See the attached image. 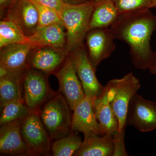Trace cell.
<instances>
[{
    "instance_id": "6da1fadb",
    "label": "cell",
    "mask_w": 156,
    "mask_h": 156,
    "mask_svg": "<svg viewBox=\"0 0 156 156\" xmlns=\"http://www.w3.org/2000/svg\"><path fill=\"white\" fill-rule=\"evenodd\" d=\"M115 39L126 42L135 68L149 69L154 53L151 37L156 29V16L149 9L120 14L110 27Z\"/></svg>"
},
{
    "instance_id": "7a4b0ae2",
    "label": "cell",
    "mask_w": 156,
    "mask_h": 156,
    "mask_svg": "<svg viewBox=\"0 0 156 156\" xmlns=\"http://www.w3.org/2000/svg\"><path fill=\"white\" fill-rule=\"evenodd\" d=\"M98 3L91 0L80 4L66 3L58 14L66 31V49L70 53L83 44L90 30L92 13Z\"/></svg>"
},
{
    "instance_id": "3957f363",
    "label": "cell",
    "mask_w": 156,
    "mask_h": 156,
    "mask_svg": "<svg viewBox=\"0 0 156 156\" xmlns=\"http://www.w3.org/2000/svg\"><path fill=\"white\" fill-rule=\"evenodd\" d=\"M71 109L60 92H55L39 110L40 118L52 140L66 136L72 131Z\"/></svg>"
},
{
    "instance_id": "277c9868",
    "label": "cell",
    "mask_w": 156,
    "mask_h": 156,
    "mask_svg": "<svg viewBox=\"0 0 156 156\" xmlns=\"http://www.w3.org/2000/svg\"><path fill=\"white\" fill-rule=\"evenodd\" d=\"M140 87L139 80L132 73L120 79L111 80L104 86L109 103L119 121V132L126 131L129 103Z\"/></svg>"
},
{
    "instance_id": "5b68a950",
    "label": "cell",
    "mask_w": 156,
    "mask_h": 156,
    "mask_svg": "<svg viewBox=\"0 0 156 156\" xmlns=\"http://www.w3.org/2000/svg\"><path fill=\"white\" fill-rule=\"evenodd\" d=\"M21 133L27 149V156L50 154L52 139L42 122L38 111L34 112L24 119Z\"/></svg>"
},
{
    "instance_id": "8992f818",
    "label": "cell",
    "mask_w": 156,
    "mask_h": 156,
    "mask_svg": "<svg viewBox=\"0 0 156 156\" xmlns=\"http://www.w3.org/2000/svg\"><path fill=\"white\" fill-rule=\"evenodd\" d=\"M47 75L40 71L28 68L21 78L24 102L34 111H38L45 101L55 93L50 89Z\"/></svg>"
},
{
    "instance_id": "52a82bcc",
    "label": "cell",
    "mask_w": 156,
    "mask_h": 156,
    "mask_svg": "<svg viewBox=\"0 0 156 156\" xmlns=\"http://www.w3.org/2000/svg\"><path fill=\"white\" fill-rule=\"evenodd\" d=\"M53 74L59 83V92L64 96L72 111L85 97L73 62L69 55Z\"/></svg>"
},
{
    "instance_id": "ba28073f",
    "label": "cell",
    "mask_w": 156,
    "mask_h": 156,
    "mask_svg": "<svg viewBox=\"0 0 156 156\" xmlns=\"http://www.w3.org/2000/svg\"><path fill=\"white\" fill-rule=\"evenodd\" d=\"M126 125L132 126L141 132L156 129V102L144 98L136 94L131 98L128 106Z\"/></svg>"
},
{
    "instance_id": "9c48e42d",
    "label": "cell",
    "mask_w": 156,
    "mask_h": 156,
    "mask_svg": "<svg viewBox=\"0 0 156 156\" xmlns=\"http://www.w3.org/2000/svg\"><path fill=\"white\" fill-rule=\"evenodd\" d=\"M6 7L4 19L14 23L28 37L35 32L38 27L39 15L32 0H13Z\"/></svg>"
},
{
    "instance_id": "30bf717a",
    "label": "cell",
    "mask_w": 156,
    "mask_h": 156,
    "mask_svg": "<svg viewBox=\"0 0 156 156\" xmlns=\"http://www.w3.org/2000/svg\"><path fill=\"white\" fill-rule=\"evenodd\" d=\"M73 62L85 96L95 98L100 95L104 86L98 80L88 53L83 44L69 54Z\"/></svg>"
},
{
    "instance_id": "8fae6325",
    "label": "cell",
    "mask_w": 156,
    "mask_h": 156,
    "mask_svg": "<svg viewBox=\"0 0 156 156\" xmlns=\"http://www.w3.org/2000/svg\"><path fill=\"white\" fill-rule=\"evenodd\" d=\"M86 38L89 60L96 71L101 62L115 49V39L109 27L90 30Z\"/></svg>"
},
{
    "instance_id": "7c38bea8",
    "label": "cell",
    "mask_w": 156,
    "mask_h": 156,
    "mask_svg": "<svg viewBox=\"0 0 156 156\" xmlns=\"http://www.w3.org/2000/svg\"><path fill=\"white\" fill-rule=\"evenodd\" d=\"M37 48L31 44H13L1 49L0 66L9 73L22 77L28 69V60L31 53Z\"/></svg>"
},
{
    "instance_id": "4fadbf2b",
    "label": "cell",
    "mask_w": 156,
    "mask_h": 156,
    "mask_svg": "<svg viewBox=\"0 0 156 156\" xmlns=\"http://www.w3.org/2000/svg\"><path fill=\"white\" fill-rule=\"evenodd\" d=\"M95 98L85 96L73 111L72 131L81 132L84 136L93 134L102 135L94 111Z\"/></svg>"
},
{
    "instance_id": "5bb4252c",
    "label": "cell",
    "mask_w": 156,
    "mask_h": 156,
    "mask_svg": "<svg viewBox=\"0 0 156 156\" xmlns=\"http://www.w3.org/2000/svg\"><path fill=\"white\" fill-rule=\"evenodd\" d=\"M69 54L66 49L37 48L30 56L28 68L40 71L47 75L53 74L63 64Z\"/></svg>"
},
{
    "instance_id": "9a60e30c",
    "label": "cell",
    "mask_w": 156,
    "mask_h": 156,
    "mask_svg": "<svg viewBox=\"0 0 156 156\" xmlns=\"http://www.w3.org/2000/svg\"><path fill=\"white\" fill-rule=\"evenodd\" d=\"M25 119H20L1 126L0 153L1 155H27V149L21 133V125Z\"/></svg>"
},
{
    "instance_id": "2e32d148",
    "label": "cell",
    "mask_w": 156,
    "mask_h": 156,
    "mask_svg": "<svg viewBox=\"0 0 156 156\" xmlns=\"http://www.w3.org/2000/svg\"><path fill=\"white\" fill-rule=\"evenodd\" d=\"M65 29L64 27L59 24L44 27L38 28L28 38L31 44L37 48L66 49V32Z\"/></svg>"
},
{
    "instance_id": "e0dca14e",
    "label": "cell",
    "mask_w": 156,
    "mask_h": 156,
    "mask_svg": "<svg viewBox=\"0 0 156 156\" xmlns=\"http://www.w3.org/2000/svg\"><path fill=\"white\" fill-rule=\"evenodd\" d=\"M94 108L102 135L110 134L113 136L119 132V121L109 103L104 87L100 95L94 99Z\"/></svg>"
},
{
    "instance_id": "ac0fdd59",
    "label": "cell",
    "mask_w": 156,
    "mask_h": 156,
    "mask_svg": "<svg viewBox=\"0 0 156 156\" xmlns=\"http://www.w3.org/2000/svg\"><path fill=\"white\" fill-rule=\"evenodd\" d=\"M114 141L112 134H93L84 136L75 156H113Z\"/></svg>"
},
{
    "instance_id": "d6986e66",
    "label": "cell",
    "mask_w": 156,
    "mask_h": 156,
    "mask_svg": "<svg viewBox=\"0 0 156 156\" xmlns=\"http://www.w3.org/2000/svg\"><path fill=\"white\" fill-rule=\"evenodd\" d=\"M97 1L91 17L90 30L110 27L119 15L112 0Z\"/></svg>"
},
{
    "instance_id": "ffe728a7",
    "label": "cell",
    "mask_w": 156,
    "mask_h": 156,
    "mask_svg": "<svg viewBox=\"0 0 156 156\" xmlns=\"http://www.w3.org/2000/svg\"><path fill=\"white\" fill-rule=\"evenodd\" d=\"M21 78L10 73L0 77L1 108L11 101H24L22 95Z\"/></svg>"
},
{
    "instance_id": "44dd1931",
    "label": "cell",
    "mask_w": 156,
    "mask_h": 156,
    "mask_svg": "<svg viewBox=\"0 0 156 156\" xmlns=\"http://www.w3.org/2000/svg\"><path fill=\"white\" fill-rule=\"evenodd\" d=\"M13 44H31L26 36L14 23L3 19L0 21V49Z\"/></svg>"
},
{
    "instance_id": "7402d4cb",
    "label": "cell",
    "mask_w": 156,
    "mask_h": 156,
    "mask_svg": "<svg viewBox=\"0 0 156 156\" xmlns=\"http://www.w3.org/2000/svg\"><path fill=\"white\" fill-rule=\"evenodd\" d=\"M83 140L72 130L66 136L55 140L52 144L51 153L54 156H73L80 147Z\"/></svg>"
},
{
    "instance_id": "603a6c76",
    "label": "cell",
    "mask_w": 156,
    "mask_h": 156,
    "mask_svg": "<svg viewBox=\"0 0 156 156\" xmlns=\"http://www.w3.org/2000/svg\"><path fill=\"white\" fill-rule=\"evenodd\" d=\"M1 108V126L20 119H25L35 112L30 108L24 101L21 100L11 101Z\"/></svg>"
},
{
    "instance_id": "cb8c5ba5",
    "label": "cell",
    "mask_w": 156,
    "mask_h": 156,
    "mask_svg": "<svg viewBox=\"0 0 156 156\" xmlns=\"http://www.w3.org/2000/svg\"><path fill=\"white\" fill-rule=\"evenodd\" d=\"M121 14L144 9L156 7L154 0H112Z\"/></svg>"
},
{
    "instance_id": "d4e9b609",
    "label": "cell",
    "mask_w": 156,
    "mask_h": 156,
    "mask_svg": "<svg viewBox=\"0 0 156 156\" xmlns=\"http://www.w3.org/2000/svg\"><path fill=\"white\" fill-rule=\"evenodd\" d=\"M32 1L36 6L38 13L39 24L38 28L55 24H61L64 27L63 23L56 10L41 5L33 0Z\"/></svg>"
},
{
    "instance_id": "484cf974",
    "label": "cell",
    "mask_w": 156,
    "mask_h": 156,
    "mask_svg": "<svg viewBox=\"0 0 156 156\" xmlns=\"http://www.w3.org/2000/svg\"><path fill=\"white\" fill-rule=\"evenodd\" d=\"M125 132H117L113 135L114 153L113 156H129L125 145Z\"/></svg>"
},
{
    "instance_id": "4316f807",
    "label": "cell",
    "mask_w": 156,
    "mask_h": 156,
    "mask_svg": "<svg viewBox=\"0 0 156 156\" xmlns=\"http://www.w3.org/2000/svg\"><path fill=\"white\" fill-rule=\"evenodd\" d=\"M36 2L56 10L58 13L60 11L65 3L63 0H33Z\"/></svg>"
},
{
    "instance_id": "83f0119b",
    "label": "cell",
    "mask_w": 156,
    "mask_h": 156,
    "mask_svg": "<svg viewBox=\"0 0 156 156\" xmlns=\"http://www.w3.org/2000/svg\"><path fill=\"white\" fill-rule=\"evenodd\" d=\"M150 72L156 76V52L154 53L153 58L149 68Z\"/></svg>"
},
{
    "instance_id": "f1b7e54d",
    "label": "cell",
    "mask_w": 156,
    "mask_h": 156,
    "mask_svg": "<svg viewBox=\"0 0 156 156\" xmlns=\"http://www.w3.org/2000/svg\"><path fill=\"white\" fill-rule=\"evenodd\" d=\"M63 1L65 3L71 4H80V3L88 2L87 0H63Z\"/></svg>"
},
{
    "instance_id": "f546056e",
    "label": "cell",
    "mask_w": 156,
    "mask_h": 156,
    "mask_svg": "<svg viewBox=\"0 0 156 156\" xmlns=\"http://www.w3.org/2000/svg\"><path fill=\"white\" fill-rule=\"evenodd\" d=\"M13 1V0H0L1 9H3L4 7H7Z\"/></svg>"
},
{
    "instance_id": "4dcf8cb0",
    "label": "cell",
    "mask_w": 156,
    "mask_h": 156,
    "mask_svg": "<svg viewBox=\"0 0 156 156\" xmlns=\"http://www.w3.org/2000/svg\"><path fill=\"white\" fill-rule=\"evenodd\" d=\"M154 1L155 3L156 6V0H154Z\"/></svg>"
}]
</instances>
